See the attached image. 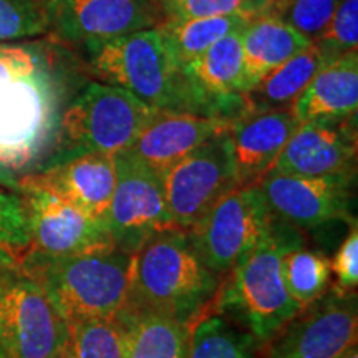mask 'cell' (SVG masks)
I'll list each match as a JSON object with an SVG mask.
<instances>
[{
  "label": "cell",
  "instance_id": "cell-1",
  "mask_svg": "<svg viewBox=\"0 0 358 358\" xmlns=\"http://www.w3.org/2000/svg\"><path fill=\"white\" fill-rule=\"evenodd\" d=\"M70 101V75L45 42L0 43V186L52 164L60 120Z\"/></svg>",
  "mask_w": 358,
  "mask_h": 358
},
{
  "label": "cell",
  "instance_id": "cell-2",
  "mask_svg": "<svg viewBox=\"0 0 358 358\" xmlns=\"http://www.w3.org/2000/svg\"><path fill=\"white\" fill-rule=\"evenodd\" d=\"M222 279L206 266L189 232L171 227L131 256L127 306L192 325L213 308Z\"/></svg>",
  "mask_w": 358,
  "mask_h": 358
},
{
  "label": "cell",
  "instance_id": "cell-3",
  "mask_svg": "<svg viewBox=\"0 0 358 358\" xmlns=\"http://www.w3.org/2000/svg\"><path fill=\"white\" fill-rule=\"evenodd\" d=\"M303 241V232L274 219L271 229L222 280L211 310L252 335L259 345L275 335L301 310L285 285L282 259Z\"/></svg>",
  "mask_w": 358,
  "mask_h": 358
},
{
  "label": "cell",
  "instance_id": "cell-4",
  "mask_svg": "<svg viewBox=\"0 0 358 358\" xmlns=\"http://www.w3.org/2000/svg\"><path fill=\"white\" fill-rule=\"evenodd\" d=\"M85 50L103 83L127 90L151 108L209 115L158 27L88 43Z\"/></svg>",
  "mask_w": 358,
  "mask_h": 358
},
{
  "label": "cell",
  "instance_id": "cell-5",
  "mask_svg": "<svg viewBox=\"0 0 358 358\" xmlns=\"http://www.w3.org/2000/svg\"><path fill=\"white\" fill-rule=\"evenodd\" d=\"M131 256L111 248L75 256L30 249L20 267L37 282L69 325L111 320L127 306Z\"/></svg>",
  "mask_w": 358,
  "mask_h": 358
},
{
  "label": "cell",
  "instance_id": "cell-6",
  "mask_svg": "<svg viewBox=\"0 0 358 358\" xmlns=\"http://www.w3.org/2000/svg\"><path fill=\"white\" fill-rule=\"evenodd\" d=\"M158 113L127 90L90 82L64 110L50 166L80 155L123 153Z\"/></svg>",
  "mask_w": 358,
  "mask_h": 358
},
{
  "label": "cell",
  "instance_id": "cell-7",
  "mask_svg": "<svg viewBox=\"0 0 358 358\" xmlns=\"http://www.w3.org/2000/svg\"><path fill=\"white\" fill-rule=\"evenodd\" d=\"M70 325L20 266L0 271L3 358H69Z\"/></svg>",
  "mask_w": 358,
  "mask_h": 358
},
{
  "label": "cell",
  "instance_id": "cell-8",
  "mask_svg": "<svg viewBox=\"0 0 358 358\" xmlns=\"http://www.w3.org/2000/svg\"><path fill=\"white\" fill-rule=\"evenodd\" d=\"M274 219L259 186H241L222 196L187 232L206 266L224 280Z\"/></svg>",
  "mask_w": 358,
  "mask_h": 358
},
{
  "label": "cell",
  "instance_id": "cell-9",
  "mask_svg": "<svg viewBox=\"0 0 358 358\" xmlns=\"http://www.w3.org/2000/svg\"><path fill=\"white\" fill-rule=\"evenodd\" d=\"M358 297L330 287L259 345V358H337L357 345Z\"/></svg>",
  "mask_w": 358,
  "mask_h": 358
},
{
  "label": "cell",
  "instance_id": "cell-10",
  "mask_svg": "<svg viewBox=\"0 0 358 358\" xmlns=\"http://www.w3.org/2000/svg\"><path fill=\"white\" fill-rule=\"evenodd\" d=\"M171 222L189 231L237 187L227 131L211 138L159 176Z\"/></svg>",
  "mask_w": 358,
  "mask_h": 358
},
{
  "label": "cell",
  "instance_id": "cell-11",
  "mask_svg": "<svg viewBox=\"0 0 358 358\" xmlns=\"http://www.w3.org/2000/svg\"><path fill=\"white\" fill-rule=\"evenodd\" d=\"M115 166L116 185L105 224L115 249L133 256L151 237L174 226L158 174L127 151L115 156Z\"/></svg>",
  "mask_w": 358,
  "mask_h": 358
},
{
  "label": "cell",
  "instance_id": "cell-12",
  "mask_svg": "<svg viewBox=\"0 0 358 358\" xmlns=\"http://www.w3.org/2000/svg\"><path fill=\"white\" fill-rule=\"evenodd\" d=\"M355 174L299 176L268 171L259 182L272 216L301 232L335 221H355L352 199Z\"/></svg>",
  "mask_w": 358,
  "mask_h": 358
},
{
  "label": "cell",
  "instance_id": "cell-13",
  "mask_svg": "<svg viewBox=\"0 0 358 358\" xmlns=\"http://www.w3.org/2000/svg\"><path fill=\"white\" fill-rule=\"evenodd\" d=\"M29 224L32 250L45 256H75L115 248L105 222L88 216L40 187L19 189Z\"/></svg>",
  "mask_w": 358,
  "mask_h": 358
},
{
  "label": "cell",
  "instance_id": "cell-14",
  "mask_svg": "<svg viewBox=\"0 0 358 358\" xmlns=\"http://www.w3.org/2000/svg\"><path fill=\"white\" fill-rule=\"evenodd\" d=\"M47 6L50 30L83 47L163 24L158 0H47Z\"/></svg>",
  "mask_w": 358,
  "mask_h": 358
},
{
  "label": "cell",
  "instance_id": "cell-15",
  "mask_svg": "<svg viewBox=\"0 0 358 358\" xmlns=\"http://www.w3.org/2000/svg\"><path fill=\"white\" fill-rule=\"evenodd\" d=\"M355 118L299 123L282 150L274 169L299 176L355 174Z\"/></svg>",
  "mask_w": 358,
  "mask_h": 358
},
{
  "label": "cell",
  "instance_id": "cell-16",
  "mask_svg": "<svg viewBox=\"0 0 358 358\" xmlns=\"http://www.w3.org/2000/svg\"><path fill=\"white\" fill-rule=\"evenodd\" d=\"M234 120L222 116L159 111L127 153L161 176L206 141L229 131Z\"/></svg>",
  "mask_w": 358,
  "mask_h": 358
},
{
  "label": "cell",
  "instance_id": "cell-17",
  "mask_svg": "<svg viewBox=\"0 0 358 358\" xmlns=\"http://www.w3.org/2000/svg\"><path fill=\"white\" fill-rule=\"evenodd\" d=\"M299 127L292 110L248 111L237 116L227 131L237 187L257 186Z\"/></svg>",
  "mask_w": 358,
  "mask_h": 358
},
{
  "label": "cell",
  "instance_id": "cell-18",
  "mask_svg": "<svg viewBox=\"0 0 358 358\" xmlns=\"http://www.w3.org/2000/svg\"><path fill=\"white\" fill-rule=\"evenodd\" d=\"M115 185V156L90 153L60 161L40 173L30 174L19 182V189L24 186L40 187L77 206L96 221L105 222Z\"/></svg>",
  "mask_w": 358,
  "mask_h": 358
},
{
  "label": "cell",
  "instance_id": "cell-19",
  "mask_svg": "<svg viewBox=\"0 0 358 358\" xmlns=\"http://www.w3.org/2000/svg\"><path fill=\"white\" fill-rule=\"evenodd\" d=\"M239 32L226 35L182 69L187 82L213 116L236 120L244 113L243 96L249 83Z\"/></svg>",
  "mask_w": 358,
  "mask_h": 358
},
{
  "label": "cell",
  "instance_id": "cell-20",
  "mask_svg": "<svg viewBox=\"0 0 358 358\" xmlns=\"http://www.w3.org/2000/svg\"><path fill=\"white\" fill-rule=\"evenodd\" d=\"M299 123L355 118L358 110V52H347L317 71L290 106Z\"/></svg>",
  "mask_w": 358,
  "mask_h": 358
},
{
  "label": "cell",
  "instance_id": "cell-21",
  "mask_svg": "<svg viewBox=\"0 0 358 358\" xmlns=\"http://www.w3.org/2000/svg\"><path fill=\"white\" fill-rule=\"evenodd\" d=\"M127 358H187L192 325L163 313L124 306L113 319Z\"/></svg>",
  "mask_w": 358,
  "mask_h": 358
},
{
  "label": "cell",
  "instance_id": "cell-22",
  "mask_svg": "<svg viewBox=\"0 0 358 358\" xmlns=\"http://www.w3.org/2000/svg\"><path fill=\"white\" fill-rule=\"evenodd\" d=\"M239 38L249 88L312 43L279 17L259 12L241 29Z\"/></svg>",
  "mask_w": 358,
  "mask_h": 358
},
{
  "label": "cell",
  "instance_id": "cell-23",
  "mask_svg": "<svg viewBox=\"0 0 358 358\" xmlns=\"http://www.w3.org/2000/svg\"><path fill=\"white\" fill-rule=\"evenodd\" d=\"M332 60L319 45L312 42L302 52L268 71L244 93V113L290 108L317 71Z\"/></svg>",
  "mask_w": 358,
  "mask_h": 358
},
{
  "label": "cell",
  "instance_id": "cell-24",
  "mask_svg": "<svg viewBox=\"0 0 358 358\" xmlns=\"http://www.w3.org/2000/svg\"><path fill=\"white\" fill-rule=\"evenodd\" d=\"M252 13H237V15L199 17V19L168 20L158 29L166 43L171 48L174 58L181 69L208 50L211 45L226 37L239 32L250 20Z\"/></svg>",
  "mask_w": 358,
  "mask_h": 358
},
{
  "label": "cell",
  "instance_id": "cell-25",
  "mask_svg": "<svg viewBox=\"0 0 358 358\" xmlns=\"http://www.w3.org/2000/svg\"><path fill=\"white\" fill-rule=\"evenodd\" d=\"M187 358H259V342L217 312H206L192 324Z\"/></svg>",
  "mask_w": 358,
  "mask_h": 358
},
{
  "label": "cell",
  "instance_id": "cell-26",
  "mask_svg": "<svg viewBox=\"0 0 358 358\" xmlns=\"http://www.w3.org/2000/svg\"><path fill=\"white\" fill-rule=\"evenodd\" d=\"M282 274L299 308L320 299L334 282L330 257L319 249L308 248L306 241L290 249L282 259Z\"/></svg>",
  "mask_w": 358,
  "mask_h": 358
},
{
  "label": "cell",
  "instance_id": "cell-27",
  "mask_svg": "<svg viewBox=\"0 0 358 358\" xmlns=\"http://www.w3.org/2000/svg\"><path fill=\"white\" fill-rule=\"evenodd\" d=\"M30 248L29 224L20 194L0 187V271L20 266Z\"/></svg>",
  "mask_w": 358,
  "mask_h": 358
},
{
  "label": "cell",
  "instance_id": "cell-28",
  "mask_svg": "<svg viewBox=\"0 0 358 358\" xmlns=\"http://www.w3.org/2000/svg\"><path fill=\"white\" fill-rule=\"evenodd\" d=\"M48 32L47 0H0V43L27 42Z\"/></svg>",
  "mask_w": 358,
  "mask_h": 358
},
{
  "label": "cell",
  "instance_id": "cell-29",
  "mask_svg": "<svg viewBox=\"0 0 358 358\" xmlns=\"http://www.w3.org/2000/svg\"><path fill=\"white\" fill-rule=\"evenodd\" d=\"M69 358H127L116 322L111 319L71 324Z\"/></svg>",
  "mask_w": 358,
  "mask_h": 358
},
{
  "label": "cell",
  "instance_id": "cell-30",
  "mask_svg": "<svg viewBox=\"0 0 358 358\" xmlns=\"http://www.w3.org/2000/svg\"><path fill=\"white\" fill-rule=\"evenodd\" d=\"M340 0H267L259 7V13H271L285 24L313 40L330 20Z\"/></svg>",
  "mask_w": 358,
  "mask_h": 358
},
{
  "label": "cell",
  "instance_id": "cell-31",
  "mask_svg": "<svg viewBox=\"0 0 358 358\" xmlns=\"http://www.w3.org/2000/svg\"><path fill=\"white\" fill-rule=\"evenodd\" d=\"M312 42L330 58L358 50V0H340L330 20Z\"/></svg>",
  "mask_w": 358,
  "mask_h": 358
},
{
  "label": "cell",
  "instance_id": "cell-32",
  "mask_svg": "<svg viewBox=\"0 0 358 358\" xmlns=\"http://www.w3.org/2000/svg\"><path fill=\"white\" fill-rule=\"evenodd\" d=\"M163 22L257 12L256 0H158Z\"/></svg>",
  "mask_w": 358,
  "mask_h": 358
},
{
  "label": "cell",
  "instance_id": "cell-33",
  "mask_svg": "<svg viewBox=\"0 0 358 358\" xmlns=\"http://www.w3.org/2000/svg\"><path fill=\"white\" fill-rule=\"evenodd\" d=\"M332 285L343 292H357L358 285V227L357 219L350 222L348 232L335 256L330 259Z\"/></svg>",
  "mask_w": 358,
  "mask_h": 358
},
{
  "label": "cell",
  "instance_id": "cell-34",
  "mask_svg": "<svg viewBox=\"0 0 358 358\" xmlns=\"http://www.w3.org/2000/svg\"><path fill=\"white\" fill-rule=\"evenodd\" d=\"M337 358H358V347L353 345L348 348V350H345L342 353V355L337 357Z\"/></svg>",
  "mask_w": 358,
  "mask_h": 358
},
{
  "label": "cell",
  "instance_id": "cell-35",
  "mask_svg": "<svg viewBox=\"0 0 358 358\" xmlns=\"http://www.w3.org/2000/svg\"><path fill=\"white\" fill-rule=\"evenodd\" d=\"M256 2L259 3V7H261V6H262V3H264V2H266V0H256ZM257 10H259V8H257Z\"/></svg>",
  "mask_w": 358,
  "mask_h": 358
},
{
  "label": "cell",
  "instance_id": "cell-36",
  "mask_svg": "<svg viewBox=\"0 0 358 358\" xmlns=\"http://www.w3.org/2000/svg\"><path fill=\"white\" fill-rule=\"evenodd\" d=\"M0 358H3V357H2V353H0Z\"/></svg>",
  "mask_w": 358,
  "mask_h": 358
},
{
  "label": "cell",
  "instance_id": "cell-37",
  "mask_svg": "<svg viewBox=\"0 0 358 358\" xmlns=\"http://www.w3.org/2000/svg\"><path fill=\"white\" fill-rule=\"evenodd\" d=\"M266 2H267V0H266Z\"/></svg>",
  "mask_w": 358,
  "mask_h": 358
}]
</instances>
